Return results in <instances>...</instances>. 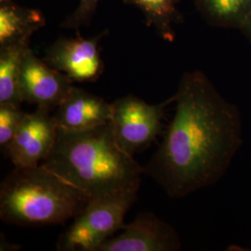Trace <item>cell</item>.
Here are the masks:
<instances>
[{
    "label": "cell",
    "instance_id": "cell-7",
    "mask_svg": "<svg viewBox=\"0 0 251 251\" xmlns=\"http://www.w3.org/2000/svg\"><path fill=\"white\" fill-rule=\"evenodd\" d=\"M73 82L63 73L39 59L28 47L22 60L20 92L27 101L52 111L58 107L73 88Z\"/></svg>",
    "mask_w": 251,
    "mask_h": 251
},
{
    "label": "cell",
    "instance_id": "cell-17",
    "mask_svg": "<svg viewBox=\"0 0 251 251\" xmlns=\"http://www.w3.org/2000/svg\"><path fill=\"white\" fill-rule=\"evenodd\" d=\"M239 30L241 31L243 35L246 36V38L251 43V10Z\"/></svg>",
    "mask_w": 251,
    "mask_h": 251
},
{
    "label": "cell",
    "instance_id": "cell-10",
    "mask_svg": "<svg viewBox=\"0 0 251 251\" xmlns=\"http://www.w3.org/2000/svg\"><path fill=\"white\" fill-rule=\"evenodd\" d=\"M54 120L59 129L84 131L107 124L112 118V103L99 96L73 86L56 108Z\"/></svg>",
    "mask_w": 251,
    "mask_h": 251
},
{
    "label": "cell",
    "instance_id": "cell-9",
    "mask_svg": "<svg viewBox=\"0 0 251 251\" xmlns=\"http://www.w3.org/2000/svg\"><path fill=\"white\" fill-rule=\"evenodd\" d=\"M121 231L97 251H178L181 249L176 230L151 212L139 214Z\"/></svg>",
    "mask_w": 251,
    "mask_h": 251
},
{
    "label": "cell",
    "instance_id": "cell-18",
    "mask_svg": "<svg viewBox=\"0 0 251 251\" xmlns=\"http://www.w3.org/2000/svg\"><path fill=\"white\" fill-rule=\"evenodd\" d=\"M0 1H2V0H0Z\"/></svg>",
    "mask_w": 251,
    "mask_h": 251
},
{
    "label": "cell",
    "instance_id": "cell-6",
    "mask_svg": "<svg viewBox=\"0 0 251 251\" xmlns=\"http://www.w3.org/2000/svg\"><path fill=\"white\" fill-rule=\"evenodd\" d=\"M107 34L105 30L90 38L78 34L75 37L59 38L49 47L44 60L73 82H94L104 70L100 42Z\"/></svg>",
    "mask_w": 251,
    "mask_h": 251
},
{
    "label": "cell",
    "instance_id": "cell-2",
    "mask_svg": "<svg viewBox=\"0 0 251 251\" xmlns=\"http://www.w3.org/2000/svg\"><path fill=\"white\" fill-rule=\"evenodd\" d=\"M41 165L90 199L138 191L144 173L133 155L118 145L110 122L84 131L58 128L53 148Z\"/></svg>",
    "mask_w": 251,
    "mask_h": 251
},
{
    "label": "cell",
    "instance_id": "cell-1",
    "mask_svg": "<svg viewBox=\"0 0 251 251\" xmlns=\"http://www.w3.org/2000/svg\"><path fill=\"white\" fill-rule=\"evenodd\" d=\"M173 96L174 117L144 172L181 198L225 176L242 146V118L200 70L185 73Z\"/></svg>",
    "mask_w": 251,
    "mask_h": 251
},
{
    "label": "cell",
    "instance_id": "cell-11",
    "mask_svg": "<svg viewBox=\"0 0 251 251\" xmlns=\"http://www.w3.org/2000/svg\"><path fill=\"white\" fill-rule=\"evenodd\" d=\"M45 25L39 10L19 6L11 0L0 1V48L28 46L31 36Z\"/></svg>",
    "mask_w": 251,
    "mask_h": 251
},
{
    "label": "cell",
    "instance_id": "cell-13",
    "mask_svg": "<svg viewBox=\"0 0 251 251\" xmlns=\"http://www.w3.org/2000/svg\"><path fill=\"white\" fill-rule=\"evenodd\" d=\"M202 17L212 26L239 30L251 10V0H196Z\"/></svg>",
    "mask_w": 251,
    "mask_h": 251
},
{
    "label": "cell",
    "instance_id": "cell-3",
    "mask_svg": "<svg viewBox=\"0 0 251 251\" xmlns=\"http://www.w3.org/2000/svg\"><path fill=\"white\" fill-rule=\"evenodd\" d=\"M90 198L39 165L15 168L0 186V218L9 225H64L75 218Z\"/></svg>",
    "mask_w": 251,
    "mask_h": 251
},
{
    "label": "cell",
    "instance_id": "cell-15",
    "mask_svg": "<svg viewBox=\"0 0 251 251\" xmlns=\"http://www.w3.org/2000/svg\"><path fill=\"white\" fill-rule=\"evenodd\" d=\"M25 113L20 106L0 104V146L6 152L22 124Z\"/></svg>",
    "mask_w": 251,
    "mask_h": 251
},
{
    "label": "cell",
    "instance_id": "cell-5",
    "mask_svg": "<svg viewBox=\"0 0 251 251\" xmlns=\"http://www.w3.org/2000/svg\"><path fill=\"white\" fill-rule=\"evenodd\" d=\"M172 102L174 96L161 103L149 104L133 95L114 101L110 123L122 150L133 155L152 144L161 132L166 108Z\"/></svg>",
    "mask_w": 251,
    "mask_h": 251
},
{
    "label": "cell",
    "instance_id": "cell-8",
    "mask_svg": "<svg viewBox=\"0 0 251 251\" xmlns=\"http://www.w3.org/2000/svg\"><path fill=\"white\" fill-rule=\"evenodd\" d=\"M50 110L37 107L26 114L6 150L15 168H34L42 164L53 148L58 127Z\"/></svg>",
    "mask_w": 251,
    "mask_h": 251
},
{
    "label": "cell",
    "instance_id": "cell-12",
    "mask_svg": "<svg viewBox=\"0 0 251 251\" xmlns=\"http://www.w3.org/2000/svg\"><path fill=\"white\" fill-rule=\"evenodd\" d=\"M124 2L140 9L145 23L166 41L175 39L174 25L180 19L179 0H124Z\"/></svg>",
    "mask_w": 251,
    "mask_h": 251
},
{
    "label": "cell",
    "instance_id": "cell-14",
    "mask_svg": "<svg viewBox=\"0 0 251 251\" xmlns=\"http://www.w3.org/2000/svg\"><path fill=\"white\" fill-rule=\"evenodd\" d=\"M28 46L13 45L0 48V104L20 106V76L23 56Z\"/></svg>",
    "mask_w": 251,
    "mask_h": 251
},
{
    "label": "cell",
    "instance_id": "cell-16",
    "mask_svg": "<svg viewBox=\"0 0 251 251\" xmlns=\"http://www.w3.org/2000/svg\"><path fill=\"white\" fill-rule=\"evenodd\" d=\"M100 0H79L76 9L65 19L61 26L65 29H79L88 26L93 18Z\"/></svg>",
    "mask_w": 251,
    "mask_h": 251
},
{
    "label": "cell",
    "instance_id": "cell-4",
    "mask_svg": "<svg viewBox=\"0 0 251 251\" xmlns=\"http://www.w3.org/2000/svg\"><path fill=\"white\" fill-rule=\"evenodd\" d=\"M137 190L91 198L58 239L57 251H97L121 231L124 218L134 203Z\"/></svg>",
    "mask_w": 251,
    "mask_h": 251
}]
</instances>
